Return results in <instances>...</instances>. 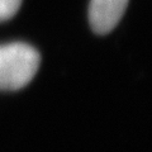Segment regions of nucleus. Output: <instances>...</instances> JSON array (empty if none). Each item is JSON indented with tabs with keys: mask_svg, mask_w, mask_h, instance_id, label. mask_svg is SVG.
<instances>
[{
	"mask_svg": "<svg viewBox=\"0 0 152 152\" xmlns=\"http://www.w3.org/2000/svg\"><path fill=\"white\" fill-rule=\"evenodd\" d=\"M41 62L39 53L27 43L0 46V90H19L34 77Z\"/></svg>",
	"mask_w": 152,
	"mask_h": 152,
	"instance_id": "f257e3e1",
	"label": "nucleus"
},
{
	"mask_svg": "<svg viewBox=\"0 0 152 152\" xmlns=\"http://www.w3.org/2000/svg\"><path fill=\"white\" fill-rule=\"evenodd\" d=\"M128 5V0H91L89 5V22L98 34L112 32L119 23Z\"/></svg>",
	"mask_w": 152,
	"mask_h": 152,
	"instance_id": "f03ea898",
	"label": "nucleus"
},
{
	"mask_svg": "<svg viewBox=\"0 0 152 152\" xmlns=\"http://www.w3.org/2000/svg\"><path fill=\"white\" fill-rule=\"evenodd\" d=\"M22 5V0H0V22L13 18Z\"/></svg>",
	"mask_w": 152,
	"mask_h": 152,
	"instance_id": "7ed1b4c3",
	"label": "nucleus"
}]
</instances>
